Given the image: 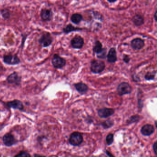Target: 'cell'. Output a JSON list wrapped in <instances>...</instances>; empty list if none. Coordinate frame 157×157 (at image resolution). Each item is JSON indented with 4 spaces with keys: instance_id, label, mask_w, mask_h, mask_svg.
Wrapping results in <instances>:
<instances>
[{
    "instance_id": "7",
    "label": "cell",
    "mask_w": 157,
    "mask_h": 157,
    "mask_svg": "<svg viewBox=\"0 0 157 157\" xmlns=\"http://www.w3.org/2000/svg\"><path fill=\"white\" fill-rule=\"evenodd\" d=\"M83 141L82 134L78 132H74L70 135L69 142L70 144L74 146L80 145Z\"/></svg>"
},
{
    "instance_id": "12",
    "label": "cell",
    "mask_w": 157,
    "mask_h": 157,
    "mask_svg": "<svg viewBox=\"0 0 157 157\" xmlns=\"http://www.w3.org/2000/svg\"><path fill=\"white\" fill-rule=\"evenodd\" d=\"M115 110L113 108H103L98 110V115L100 118H106L114 113Z\"/></svg>"
},
{
    "instance_id": "21",
    "label": "cell",
    "mask_w": 157,
    "mask_h": 157,
    "mask_svg": "<svg viewBox=\"0 0 157 157\" xmlns=\"http://www.w3.org/2000/svg\"><path fill=\"white\" fill-rule=\"evenodd\" d=\"M102 49H103V48H102V44L100 43L99 41H96V42H95V45L93 48V53L98 54L100 52H101Z\"/></svg>"
},
{
    "instance_id": "13",
    "label": "cell",
    "mask_w": 157,
    "mask_h": 157,
    "mask_svg": "<svg viewBox=\"0 0 157 157\" xmlns=\"http://www.w3.org/2000/svg\"><path fill=\"white\" fill-rule=\"evenodd\" d=\"M6 105L9 108L19 110H23L24 107L22 102L18 100H15L12 101H8L7 102Z\"/></svg>"
},
{
    "instance_id": "2",
    "label": "cell",
    "mask_w": 157,
    "mask_h": 157,
    "mask_svg": "<svg viewBox=\"0 0 157 157\" xmlns=\"http://www.w3.org/2000/svg\"><path fill=\"white\" fill-rule=\"evenodd\" d=\"M39 44L42 47H47L52 44L53 41V38L48 32H44L41 34L38 40Z\"/></svg>"
},
{
    "instance_id": "1",
    "label": "cell",
    "mask_w": 157,
    "mask_h": 157,
    "mask_svg": "<svg viewBox=\"0 0 157 157\" xmlns=\"http://www.w3.org/2000/svg\"><path fill=\"white\" fill-rule=\"evenodd\" d=\"M105 63L100 60H93L91 61L90 70L95 74H99L105 69Z\"/></svg>"
},
{
    "instance_id": "29",
    "label": "cell",
    "mask_w": 157,
    "mask_h": 157,
    "mask_svg": "<svg viewBox=\"0 0 157 157\" xmlns=\"http://www.w3.org/2000/svg\"><path fill=\"white\" fill-rule=\"evenodd\" d=\"M153 149L154 151V153L157 154V142H155L153 145Z\"/></svg>"
},
{
    "instance_id": "20",
    "label": "cell",
    "mask_w": 157,
    "mask_h": 157,
    "mask_svg": "<svg viewBox=\"0 0 157 157\" xmlns=\"http://www.w3.org/2000/svg\"><path fill=\"white\" fill-rule=\"evenodd\" d=\"M2 16L5 20H8L11 17V12L7 8H3L1 10Z\"/></svg>"
},
{
    "instance_id": "11",
    "label": "cell",
    "mask_w": 157,
    "mask_h": 157,
    "mask_svg": "<svg viewBox=\"0 0 157 157\" xmlns=\"http://www.w3.org/2000/svg\"><path fill=\"white\" fill-rule=\"evenodd\" d=\"M3 142L5 145L7 146H12L17 142L14 136L10 133H7L3 136Z\"/></svg>"
},
{
    "instance_id": "28",
    "label": "cell",
    "mask_w": 157,
    "mask_h": 157,
    "mask_svg": "<svg viewBox=\"0 0 157 157\" xmlns=\"http://www.w3.org/2000/svg\"><path fill=\"white\" fill-rule=\"evenodd\" d=\"M123 60L126 64H128L130 61V58L129 55H127V54H124L123 58Z\"/></svg>"
},
{
    "instance_id": "8",
    "label": "cell",
    "mask_w": 157,
    "mask_h": 157,
    "mask_svg": "<svg viewBox=\"0 0 157 157\" xmlns=\"http://www.w3.org/2000/svg\"><path fill=\"white\" fill-rule=\"evenodd\" d=\"M40 17L41 20L44 22L50 21L53 18V13L50 9L44 8L41 11Z\"/></svg>"
},
{
    "instance_id": "23",
    "label": "cell",
    "mask_w": 157,
    "mask_h": 157,
    "mask_svg": "<svg viewBox=\"0 0 157 157\" xmlns=\"http://www.w3.org/2000/svg\"><path fill=\"white\" fill-rule=\"evenodd\" d=\"M106 53H107V48H103L101 52L97 54V57L99 59H105L106 58Z\"/></svg>"
},
{
    "instance_id": "22",
    "label": "cell",
    "mask_w": 157,
    "mask_h": 157,
    "mask_svg": "<svg viewBox=\"0 0 157 157\" xmlns=\"http://www.w3.org/2000/svg\"><path fill=\"white\" fill-rule=\"evenodd\" d=\"M156 74V71H149L146 74L144 77L146 80H148V81L153 80L155 78Z\"/></svg>"
},
{
    "instance_id": "3",
    "label": "cell",
    "mask_w": 157,
    "mask_h": 157,
    "mask_svg": "<svg viewBox=\"0 0 157 157\" xmlns=\"http://www.w3.org/2000/svg\"><path fill=\"white\" fill-rule=\"evenodd\" d=\"M8 83L17 86H20L22 82V77L19 75L18 72L14 71L8 76L6 78Z\"/></svg>"
},
{
    "instance_id": "34",
    "label": "cell",
    "mask_w": 157,
    "mask_h": 157,
    "mask_svg": "<svg viewBox=\"0 0 157 157\" xmlns=\"http://www.w3.org/2000/svg\"><path fill=\"white\" fill-rule=\"evenodd\" d=\"M108 2H110V3H114V2H116V1H107Z\"/></svg>"
},
{
    "instance_id": "15",
    "label": "cell",
    "mask_w": 157,
    "mask_h": 157,
    "mask_svg": "<svg viewBox=\"0 0 157 157\" xmlns=\"http://www.w3.org/2000/svg\"><path fill=\"white\" fill-rule=\"evenodd\" d=\"M107 61L110 63H114L117 61V52L114 47H112L107 54Z\"/></svg>"
},
{
    "instance_id": "24",
    "label": "cell",
    "mask_w": 157,
    "mask_h": 157,
    "mask_svg": "<svg viewBox=\"0 0 157 157\" xmlns=\"http://www.w3.org/2000/svg\"><path fill=\"white\" fill-rule=\"evenodd\" d=\"M101 125L104 129H106L111 127L113 125V122L111 120H108L103 122L101 123Z\"/></svg>"
},
{
    "instance_id": "32",
    "label": "cell",
    "mask_w": 157,
    "mask_h": 157,
    "mask_svg": "<svg viewBox=\"0 0 157 157\" xmlns=\"http://www.w3.org/2000/svg\"><path fill=\"white\" fill-rule=\"evenodd\" d=\"M106 153H107V155L109 156L110 157H114L112 154H111V152H109L106 151Z\"/></svg>"
},
{
    "instance_id": "27",
    "label": "cell",
    "mask_w": 157,
    "mask_h": 157,
    "mask_svg": "<svg viewBox=\"0 0 157 157\" xmlns=\"http://www.w3.org/2000/svg\"><path fill=\"white\" fill-rule=\"evenodd\" d=\"M15 157H31V156L28 152L22 151L16 155Z\"/></svg>"
},
{
    "instance_id": "31",
    "label": "cell",
    "mask_w": 157,
    "mask_h": 157,
    "mask_svg": "<svg viewBox=\"0 0 157 157\" xmlns=\"http://www.w3.org/2000/svg\"><path fill=\"white\" fill-rule=\"evenodd\" d=\"M34 157H46V156H43V155H39L38 154H35L34 155Z\"/></svg>"
},
{
    "instance_id": "10",
    "label": "cell",
    "mask_w": 157,
    "mask_h": 157,
    "mask_svg": "<svg viewBox=\"0 0 157 157\" xmlns=\"http://www.w3.org/2000/svg\"><path fill=\"white\" fill-rule=\"evenodd\" d=\"M144 46V41L140 38H136L131 41V46L134 50H141Z\"/></svg>"
},
{
    "instance_id": "25",
    "label": "cell",
    "mask_w": 157,
    "mask_h": 157,
    "mask_svg": "<svg viewBox=\"0 0 157 157\" xmlns=\"http://www.w3.org/2000/svg\"><path fill=\"white\" fill-rule=\"evenodd\" d=\"M114 140V135L113 134H109L106 137V143L108 145H111L113 144Z\"/></svg>"
},
{
    "instance_id": "16",
    "label": "cell",
    "mask_w": 157,
    "mask_h": 157,
    "mask_svg": "<svg viewBox=\"0 0 157 157\" xmlns=\"http://www.w3.org/2000/svg\"><path fill=\"white\" fill-rule=\"evenodd\" d=\"M154 127L151 124H147L144 125L141 129V133L143 136H149L154 132Z\"/></svg>"
},
{
    "instance_id": "30",
    "label": "cell",
    "mask_w": 157,
    "mask_h": 157,
    "mask_svg": "<svg viewBox=\"0 0 157 157\" xmlns=\"http://www.w3.org/2000/svg\"><path fill=\"white\" fill-rule=\"evenodd\" d=\"M132 78H133V80H134V82H138L140 81V79L139 77L136 76L135 75H134V77L132 76Z\"/></svg>"
},
{
    "instance_id": "35",
    "label": "cell",
    "mask_w": 157,
    "mask_h": 157,
    "mask_svg": "<svg viewBox=\"0 0 157 157\" xmlns=\"http://www.w3.org/2000/svg\"><path fill=\"white\" fill-rule=\"evenodd\" d=\"M155 125H156V127H157V122H156V121H155Z\"/></svg>"
},
{
    "instance_id": "4",
    "label": "cell",
    "mask_w": 157,
    "mask_h": 157,
    "mask_svg": "<svg viewBox=\"0 0 157 157\" xmlns=\"http://www.w3.org/2000/svg\"><path fill=\"white\" fill-rule=\"evenodd\" d=\"M117 91L118 95L122 96L123 95H127L131 93L132 91V87L127 82H122L118 85Z\"/></svg>"
},
{
    "instance_id": "26",
    "label": "cell",
    "mask_w": 157,
    "mask_h": 157,
    "mask_svg": "<svg viewBox=\"0 0 157 157\" xmlns=\"http://www.w3.org/2000/svg\"><path fill=\"white\" fill-rule=\"evenodd\" d=\"M140 117L138 115H135L129 118V119L128 120L127 123H133L136 122L138 121Z\"/></svg>"
},
{
    "instance_id": "17",
    "label": "cell",
    "mask_w": 157,
    "mask_h": 157,
    "mask_svg": "<svg viewBox=\"0 0 157 157\" xmlns=\"http://www.w3.org/2000/svg\"><path fill=\"white\" fill-rule=\"evenodd\" d=\"M132 21L136 26H141L144 24V18L141 15L136 14L132 18Z\"/></svg>"
},
{
    "instance_id": "18",
    "label": "cell",
    "mask_w": 157,
    "mask_h": 157,
    "mask_svg": "<svg viewBox=\"0 0 157 157\" xmlns=\"http://www.w3.org/2000/svg\"><path fill=\"white\" fill-rule=\"evenodd\" d=\"M82 30H83L82 28L74 27L72 25L69 24L67 25L66 27H64L63 29V31L64 33H66V34H68V33H70V32H72V31H82Z\"/></svg>"
},
{
    "instance_id": "6",
    "label": "cell",
    "mask_w": 157,
    "mask_h": 157,
    "mask_svg": "<svg viewBox=\"0 0 157 157\" xmlns=\"http://www.w3.org/2000/svg\"><path fill=\"white\" fill-rule=\"evenodd\" d=\"M3 61L5 64L11 66L18 65L21 62L20 59L15 54H8L4 55L3 57Z\"/></svg>"
},
{
    "instance_id": "5",
    "label": "cell",
    "mask_w": 157,
    "mask_h": 157,
    "mask_svg": "<svg viewBox=\"0 0 157 157\" xmlns=\"http://www.w3.org/2000/svg\"><path fill=\"white\" fill-rule=\"evenodd\" d=\"M52 64L55 68L62 69L66 65V60L59 54H54L51 60Z\"/></svg>"
},
{
    "instance_id": "19",
    "label": "cell",
    "mask_w": 157,
    "mask_h": 157,
    "mask_svg": "<svg viewBox=\"0 0 157 157\" xmlns=\"http://www.w3.org/2000/svg\"><path fill=\"white\" fill-rule=\"evenodd\" d=\"M83 19V16L81 14H77V13L73 14L70 17L71 21L76 25L79 24Z\"/></svg>"
},
{
    "instance_id": "9",
    "label": "cell",
    "mask_w": 157,
    "mask_h": 157,
    "mask_svg": "<svg viewBox=\"0 0 157 157\" xmlns=\"http://www.w3.org/2000/svg\"><path fill=\"white\" fill-rule=\"evenodd\" d=\"M84 39L80 36H76L71 39L70 44L71 46L75 49H81L83 46Z\"/></svg>"
},
{
    "instance_id": "14",
    "label": "cell",
    "mask_w": 157,
    "mask_h": 157,
    "mask_svg": "<svg viewBox=\"0 0 157 157\" xmlns=\"http://www.w3.org/2000/svg\"><path fill=\"white\" fill-rule=\"evenodd\" d=\"M76 90L81 93V95H84L88 92L89 87L85 83L79 82L74 84Z\"/></svg>"
},
{
    "instance_id": "33",
    "label": "cell",
    "mask_w": 157,
    "mask_h": 157,
    "mask_svg": "<svg viewBox=\"0 0 157 157\" xmlns=\"http://www.w3.org/2000/svg\"><path fill=\"white\" fill-rule=\"evenodd\" d=\"M157 11H155V14H154V19H155V21L157 22Z\"/></svg>"
}]
</instances>
